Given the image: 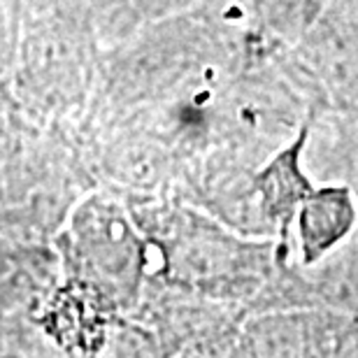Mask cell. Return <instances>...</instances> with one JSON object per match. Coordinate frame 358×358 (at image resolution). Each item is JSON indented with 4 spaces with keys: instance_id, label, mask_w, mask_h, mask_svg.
<instances>
[{
    "instance_id": "6da1fadb",
    "label": "cell",
    "mask_w": 358,
    "mask_h": 358,
    "mask_svg": "<svg viewBox=\"0 0 358 358\" xmlns=\"http://www.w3.org/2000/svg\"><path fill=\"white\" fill-rule=\"evenodd\" d=\"M300 212V226H303V245L307 261L317 259L340 242L354 224V207L347 191L326 189L310 193Z\"/></svg>"
}]
</instances>
